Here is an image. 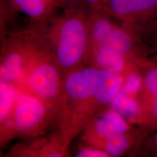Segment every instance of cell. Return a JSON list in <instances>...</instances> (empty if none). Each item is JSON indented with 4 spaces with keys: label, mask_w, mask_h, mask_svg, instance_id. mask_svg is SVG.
Masks as SVG:
<instances>
[{
    "label": "cell",
    "mask_w": 157,
    "mask_h": 157,
    "mask_svg": "<svg viewBox=\"0 0 157 157\" xmlns=\"http://www.w3.org/2000/svg\"><path fill=\"white\" fill-rule=\"evenodd\" d=\"M109 5L134 39L157 37V0H110Z\"/></svg>",
    "instance_id": "1"
},
{
    "label": "cell",
    "mask_w": 157,
    "mask_h": 157,
    "mask_svg": "<svg viewBox=\"0 0 157 157\" xmlns=\"http://www.w3.org/2000/svg\"><path fill=\"white\" fill-rule=\"evenodd\" d=\"M57 58L61 66L70 67L83 56L87 40L84 21L78 16H69L63 20L58 30Z\"/></svg>",
    "instance_id": "2"
},
{
    "label": "cell",
    "mask_w": 157,
    "mask_h": 157,
    "mask_svg": "<svg viewBox=\"0 0 157 157\" xmlns=\"http://www.w3.org/2000/svg\"><path fill=\"white\" fill-rule=\"evenodd\" d=\"M45 114L43 103L35 96L21 94L15 103L14 121L19 130L28 131L41 123Z\"/></svg>",
    "instance_id": "3"
},
{
    "label": "cell",
    "mask_w": 157,
    "mask_h": 157,
    "mask_svg": "<svg viewBox=\"0 0 157 157\" xmlns=\"http://www.w3.org/2000/svg\"><path fill=\"white\" fill-rule=\"evenodd\" d=\"M100 77V70L84 68L68 76L65 87L68 95L76 100H83L94 96Z\"/></svg>",
    "instance_id": "4"
},
{
    "label": "cell",
    "mask_w": 157,
    "mask_h": 157,
    "mask_svg": "<svg viewBox=\"0 0 157 157\" xmlns=\"http://www.w3.org/2000/svg\"><path fill=\"white\" fill-rule=\"evenodd\" d=\"M58 83V73L56 68L48 63L37 66L28 78L29 87L37 95L44 98H51L56 95Z\"/></svg>",
    "instance_id": "5"
},
{
    "label": "cell",
    "mask_w": 157,
    "mask_h": 157,
    "mask_svg": "<svg viewBox=\"0 0 157 157\" xmlns=\"http://www.w3.org/2000/svg\"><path fill=\"white\" fill-rule=\"evenodd\" d=\"M124 78L120 74L100 70V77L94 98L101 104L110 103L122 89Z\"/></svg>",
    "instance_id": "6"
},
{
    "label": "cell",
    "mask_w": 157,
    "mask_h": 157,
    "mask_svg": "<svg viewBox=\"0 0 157 157\" xmlns=\"http://www.w3.org/2000/svg\"><path fill=\"white\" fill-rule=\"evenodd\" d=\"M96 62L102 70L118 73L124 69L125 56L110 48L108 45H100L96 52Z\"/></svg>",
    "instance_id": "7"
},
{
    "label": "cell",
    "mask_w": 157,
    "mask_h": 157,
    "mask_svg": "<svg viewBox=\"0 0 157 157\" xmlns=\"http://www.w3.org/2000/svg\"><path fill=\"white\" fill-rule=\"evenodd\" d=\"M129 129L128 122L113 110L103 115L95 123L96 132L105 139L118 133L127 132Z\"/></svg>",
    "instance_id": "8"
},
{
    "label": "cell",
    "mask_w": 157,
    "mask_h": 157,
    "mask_svg": "<svg viewBox=\"0 0 157 157\" xmlns=\"http://www.w3.org/2000/svg\"><path fill=\"white\" fill-rule=\"evenodd\" d=\"M111 104L113 111L121 116L127 122L137 121L140 113V103L137 98L127 95L121 90Z\"/></svg>",
    "instance_id": "9"
},
{
    "label": "cell",
    "mask_w": 157,
    "mask_h": 157,
    "mask_svg": "<svg viewBox=\"0 0 157 157\" xmlns=\"http://www.w3.org/2000/svg\"><path fill=\"white\" fill-rule=\"evenodd\" d=\"M134 42L135 39L128 31L115 26L104 45H108L125 56L132 52Z\"/></svg>",
    "instance_id": "10"
},
{
    "label": "cell",
    "mask_w": 157,
    "mask_h": 157,
    "mask_svg": "<svg viewBox=\"0 0 157 157\" xmlns=\"http://www.w3.org/2000/svg\"><path fill=\"white\" fill-rule=\"evenodd\" d=\"M137 121L148 126L157 127V97L145 93L144 100L143 103H140Z\"/></svg>",
    "instance_id": "11"
},
{
    "label": "cell",
    "mask_w": 157,
    "mask_h": 157,
    "mask_svg": "<svg viewBox=\"0 0 157 157\" xmlns=\"http://www.w3.org/2000/svg\"><path fill=\"white\" fill-rule=\"evenodd\" d=\"M22 59L20 55L12 53L7 57L1 66V82L14 81L22 73Z\"/></svg>",
    "instance_id": "12"
},
{
    "label": "cell",
    "mask_w": 157,
    "mask_h": 157,
    "mask_svg": "<svg viewBox=\"0 0 157 157\" xmlns=\"http://www.w3.org/2000/svg\"><path fill=\"white\" fill-rule=\"evenodd\" d=\"M17 98L16 90L7 82L0 84V119L5 120L10 113Z\"/></svg>",
    "instance_id": "13"
},
{
    "label": "cell",
    "mask_w": 157,
    "mask_h": 157,
    "mask_svg": "<svg viewBox=\"0 0 157 157\" xmlns=\"http://www.w3.org/2000/svg\"><path fill=\"white\" fill-rule=\"evenodd\" d=\"M12 2L20 10L33 18L43 16L49 5L47 0H12Z\"/></svg>",
    "instance_id": "14"
},
{
    "label": "cell",
    "mask_w": 157,
    "mask_h": 157,
    "mask_svg": "<svg viewBox=\"0 0 157 157\" xmlns=\"http://www.w3.org/2000/svg\"><path fill=\"white\" fill-rule=\"evenodd\" d=\"M131 140L125 133H118L105 138V151L109 156H119L128 150Z\"/></svg>",
    "instance_id": "15"
},
{
    "label": "cell",
    "mask_w": 157,
    "mask_h": 157,
    "mask_svg": "<svg viewBox=\"0 0 157 157\" xmlns=\"http://www.w3.org/2000/svg\"><path fill=\"white\" fill-rule=\"evenodd\" d=\"M115 25L103 17H95L92 24V34L99 45L104 44Z\"/></svg>",
    "instance_id": "16"
},
{
    "label": "cell",
    "mask_w": 157,
    "mask_h": 157,
    "mask_svg": "<svg viewBox=\"0 0 157 157\" xmlns=\"http://www.w3.org/2000/svg\"><path fill=\"white\" fill-rule=\"evenodd\" d=\"M143 80L140 74L135 71H131L124 78L121 90L127 95L137 98L143 90Z\"/></svg>",
    "instance_id": "17"
},
{
    "label": "cell",
    "mask_w": 157,
    "mask_h": 157,
    "mask_svg": "<svg viewBox=\"0 0 157 157\" xmlns=\"http://www.w3.org/2000/svg\"><path fill=\"white\" fill-rule=\"evenodd\" d=\"M143 88L145 93L157 97V66L149 68L143 77Z\"/></svg>",
    "instance_id": "18"
},
{
    "label": "cell",
    "mask_w": 157,
    "mask_h": 157,
    "mask_svg": "<svg viewBox=\"0 0 157 157\" xmlns=\"http://www.w3.org/2000/svg\"><path fill=\"white\" fill-rule=\"evenodd\" d=\"M76 156L78 157H106L109 155L105 151L93 148H84L77 153Z\"/></svg>",
    "instance_id": "19"
},
{
    "label": "cell",
    "mask_w": 157,
    "mask_h": 157,
    "mask_svg": "<svg viewBox=\"0 0 157 157\" xmlns=\"http://www.w3.org/2000/svg\"><path fill=\"white\" fill-rule=\"evenodd\" d=\"M152 145L155 150L157 151V132L154 135V136L152 138Z\"/></svg>",
    "instance_id": "20"
},
{
    "label": "cell",
    "mask_w": 157,
    "mask_h": 157,
    "mask_svg": "<svg viewBox=\"0 0 157 157\" xmlns=\"http://www.w3.org/2000/svg\"><path fill=\"white\" fill-rule=\"evenodd\" d=\"M71 2H77L80 1V0H69Z\"/></svg>",
    "instance_id": "21"
}]
</instances>
